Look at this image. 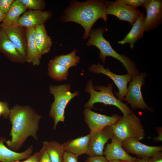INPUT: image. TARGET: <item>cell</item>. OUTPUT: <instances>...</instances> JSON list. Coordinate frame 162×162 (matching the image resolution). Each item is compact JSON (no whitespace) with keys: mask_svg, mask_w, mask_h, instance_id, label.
Returning <instances> with one entry per match:
<instances>
[{"mask_svg":"<svg viewBox=\"0 0 162 162\" xmlns=\"http://www.w3.org/2000/svg\"><path fill=\"white\" fill-rule=\"evenodd\" d=\"M9 117L11 124V139L4 142L9 149L17 151L30 136L38 139L37 134L41 116L30 107L15 106L10 110Z\"/></svg>","mask_w":162,"mask_h":162,"instance_id":"obj_1","label":"cell"},{"mask_svg":"<svg viewBox=\"0 0 162 162\" xmlns=\"http://www.w3.org/2000/svg\"><path fill=\"white\" fill-rule=\"evenodd\" d=\"M107 3V1L104 0L73 1L65 10L63 21L74 22L81 25L85 30L83 39L87 38L92 26L98 19L102 18L106 22Z\"/></svg>","mask_w":162,"mask_h":162,"instance_id":"obj_2","label":"cell"},{"mask_svg":"<svg viewBox=\"0 0 162 162\" xmlns=\"http://www.w3.org/2000/svg\"><path fill=\"white\" fill-rule=\"evenodd\" d=\"M105 28H98L91 29L89 36L90 38L86 44L93 45L100 51L99 58L103 64L105 63L106 58L110 56L120 62L126 70L128 74L132 76L140 74L135 62L130 58L124 55L117 52L112 47L110 42L103 36Z\"/></svg>","mask_w":162,"mask_h":162,"instance_id":"obj_3","label":"cell"},{"mask_svg":"<svg viewBox=\"0 0 162 162\" xmlns=\"http://www.w3.org/2000/svg\"><path fill=\"white\" fill-rule=\"evenodd\" d=\"M112 90V83L109 84L106 87L103 86H94L92 81H89L86 86V91L90 94V97L88 101L85 104V107L92 108L94 104L100 103L116 106L121 110L123 115L133 112L126 104L116 97Z\"/></svg>","mask_w":162,"mask_h":162,"instance_id":"obj_4","label":"cell"},{"mask_svg":"<svg viewBox=\"0 0 162 162\" xmlns=\"http://www.w3.org/2000/svg\"><path fill=\"white\" fill-rule=\"evenodd\" d=\"M112 126L114 136L122 144L129 138L140 141L145 134L140 119L134 112L120 117Z\"/></svg>","mask_w":162,"mask_h":162,"instance_id":"obj_5","label":"cell"},{"mask_svg":"<svg viewBox=\"0 0 162 162\" xmlns=\"http://www.w3.org/2000/svg\"><path fill=\"white\" fill-rule=\"evenodd\" d=\"M51 94L54 97V101L52 104L49 115L54 120L53 129L55 130L58 123L64 122L65 118V110L67 105L73 98L79 95L78 92L72 93L69 84L50 87Z\"/></svg>","mask_w":162,"mask_h":162,"instance_id":"obj_6","label":"cell"},{"mask_svg":"<svg viewBox=\"0 0 162 162\" xmlns=\"http://www.w3.org/2000/svg\"><path fill=\"white\" fill-rule=\"evenodd\" d=\"M146 74L142 73L133 76L127 88L126 97L123 99L129 104L134 110L141 109L152 110L144 101L141 92V88L144 83Z\"/></svg>","mask_w":162,"mask_h":162,"instance_id":"obj_7","label":"cell"},{"mask_svg":"<svg viewBox=\"0 0 162 162\" xmlns=\"http://www.w3.org/2000/svg\"><path fill=\"white\" fill-rule=\"evenodd\" d=\"M106 12L107 15H112L120 20L128 21L132 26L141 13L137 8L127 4L122 0L107 1Z\"/></svg>","mask_w":162,"mask_h":162,"instance_id":"obj_8","label":"cell"},{"mask_svg":"<svg viewBox=\"0 0 162 162\" xmlns=\"http://www.w3.org/2000/svg\"><path fill=\"white\" fill-rule=\"evenodd\" d=\"M90 134V137L86 154L89 157L103 155L105 144L114 136L112 126L106 127Z\"/></svg>","mask_w":162,"mask_h":162,"instance_id":"obj_9","label":"cell"},{"mask_svg":"<svg viewBox=\"0 0 162 162\" xmlns=\"http://www.w3.org/2000/svg\"><path fill=\"white\" fill-rule=\"evenodd\" d=\"M89 70L95 74H102L109 76L114 82L118 88L119 92H115L118 99L121 101L123 100L127 91V85L131 81L133 76L127 74L118 75L112 73L108 68L105 69L99 63L92 64L89 68Z\"/></svg>","mask_w":162,"mask_h":162,"instance_id":"obj_10","label":"cell"},{"mask_svg":"<svg viewBox=\"0 0 162 162\" xmlns=\"http://www.w3.org/2000/svg\"><path fill=\"white\" fill-rule=\"evenodd\" d=\"M83 113L84 120L90 129V134L106 127L112 125L121 117L116 114L111 116L102 115L95 112L88 108H86Z\"/></svg>","mask_w":162,"mask_h":162,"instance_id":"obj_11","label":"cell"},{"mask_svg":"<svg viewBox=\"0 0 162 162\" xmlns=\"http://www.w3.org/2000/svg\"><path fill=\"white\" fill-rule=\"evenodd\" d=\"M143 6L146 12L144 22L145 31L149 32L162 23V0H146Z\"/></svg>","mask_w":162,"mask_h":162,"instance_id":"obj_12","label":"cell"},{"mask_svg":"<svg viewBox=\"0 0 162 162\" xmlns=\"http://www.w3.org/2000/svg\"><path fill=\"white\" fill-rule=\"evenodd\" d=\"M126 152L142 158L151 157L156 153L162 150V146H151L140 142L134 138L126 139L122 144Z\"/></svg>","mask_w":162,"mask_h":162,"instance_id":"obj_13","label":"cell"},{"mask_svg":"<svg viewBox=\"0 0 162 162\" xmlns=\"http://www.w3.org/2000/svg\"><path fill=\"white\" fill-rule=\"evenodd\" d=\"M52 13L49 11L29 10L26 11L19 18L18 26L26 28H35L49 20Z\"/></svg>","mask_w":162,"mask_h":162,"instance_id":"obj_14","label":"cell"},{"mask_svg":"<svg viewBox=\"0 0 162 162\" xmlns=\"http://www.w3.org/2000/svg\"><path fill=\"white\" fill-rule=\"evenodd\" d=\"M111 142L106 145L104 155L109 161L121 160L128 162H136L137 159L129 154L122 146V143L114 136Z\"/></svg>","mask_w":162,"mask_h":162,"instance_id":"obj_15","label":"cell"},{"mask_svg":"<svg viewBox=\"0 0 162 162\" xmlns=\"http://www.w3.org/2000/svg\"><path fill=\"white\" fill-rule=\"evenodd\" d=\"M26 61L34 65H38L42 55L38 50L35 42V28H26Z\"/></svg>","mask_w":162,"mask_h":162,"instance_id":"obj_16","label":"cell"},{"mask_svg":"<svg viewBox=\"0 0 162 162\" xmlns=\"http://www.w3.org/2000/svg\"><path fill=\"white\" fill-rule=\"evenodd\" d=\"M145 16L143 11L136 20L132 27L126 36L117 43L123 45L126 43L130 44V47L133 49L135 43L139 39L142 38L145 31L144 22Z\"/></svg>","mask_w":162,"mask_h":162,"instance_id":"obj_17","label":"cell"},{"mask_svg":"<svg viewBox=\"0 0 162 162\" xmlns=\"http://www.w3.org/2000/svg\"><path fill=\"white\" fill-rule=\"evenodd\" d=\"M27 8L20 0H15L5 14L0 26L1 28L19 26L18 20L20 16L26 11Z\"/></svg>","mask_w":162,"mask_h":162,"instance_id":"obj_18","label":"cell"},{"mask_svg":"<svg viewBox=\"0 0 162 162\" xmlns=\"http://www.w3.org/2000/svg\"><path fill=\"white\" fill-rule=\"evenodd\" d=\"M0 51L10 60L18 62L26 61L1 28L0 31Z\"/></svg>","mask_w":162,"mask_h":162,"instance_id":"obj_19","label":"cell"},{"mask_svg":"<svg viewBox=\"0 0 162 162\" xmlns=\"http://www.w3.org/2000/svg\"><path fill=\"white\" fill-rule=\"evenodd\" d=\"M5 140L0 137V162H13L27 159L31 156L33 152L31 146L24 152L19 153L7 148L4 144Z\"/></svg>","mask_w":162,"mask_h":162,"instance_id":"obj_20","label":"cell"},{"mask_svg":"<svg viewBox=\"0 0 162 162\" xmlns=\"http://www.w3.org/2000/svg\"><path fill=\"white\" fill-rule=\"evenodd\" d=\"M90 137V134L64 142L62 144L65 151L79 156L86 154Z\"/></svg>","mask_w":162,"mask_h":162,"instance_id":"obj_21","label":"cell"},{"mask_svg":"<svg viewBox=\"0 0 162 162\" xmlns=\"http://www.w3.org/2000/svg\"><path fill=\"white\" fill-rule=\"evenodd\" d=\"M21 27L17 26L2 29L19 52L26 59V45Z\"/></svg>","mask_w":162,"mask_h":162,"instance_id":"obj_22","label":"cell"},{"mask_svg":"<svg viewBox=\"0 0 162 162\" xmlns=\"http://www.w3.org/2000/svg\"><path fill=\"white\" fill-rule=\"evenodd\" d=\"M35 29V42L39 51L42 55L50 52L52 43L44 24L36 26Z\"/></svg>","mask_w":162,"mask_h":162,"instance_id":"obj_23","label":"cell"},{"mask_svg":"<svg viewBox=\"0 0 162 162\" xmlns=\"http://www.w3.org/2000/svg\"><path fill=\"white\" fill-rule=\"evenodd\" d=\"M43 145L52 162H63L65 151L62 144L55 141H45L43 142Z\"/></svg>","mask_w":162,"mask_h":162,"instance_id":"obj_24","label":"cell"},{"mask_svg":"<svg viewBox=\"0 0 162 162\" xmlns=\"http://www.w3.org/2000/svg\"><path fill=\"white\" fill-rule=\"evenodd\" d=\"M69 69L56 62L53 59L48 64V75L53 79L60 81L67 79Z\"/></svg>","mask_w":162,"mask_h":162,"instance_id":"obj_25","label":"cell"},{"mask_svg":"<svg viewBox=\"0 0 162 162\" xmlns=\"http://www.w3.org/2000/svg\"><path fill=\"white\" fill-rule=\"evenodd\" d=\"M76 51L75 49L68 54L57 56L53 59L56 62L69 69L76 66L80 61V57L76 56Z\"/></svg>","mask_w":162,"mask_h":162,"instance_id":"obj_26","label":"cell"},{"mask_svg":"<svg viewBox=\"0 0 162 162\" xmlns=\"http://www.w3.org/2000/svg\"><path fill=\"white\" fill-rule=\"evenodd\" d=\"M30 10H42L46 4L43 0H20Z\"/></svg>","mask_w":162,"mask_h":162,"instance_id":"obj_27","label":"cell"},{"mask_svg":"<svg viewBox=\"0 0 162 162\" xmlns=\"http://www.w3.org/2000/svg\"><path fill=\"white\" fill-rule=\"evenodd\" d=\"M15 0H0V9L5 15Z\"/></svg>","mask_w":162,"mask_h":162,"instance_id":"obj_28","label":"cell"},{"mask_svg":"<svg viewBox=\"0 0 162 162\" xmlns=\"http://www.w3.org/2000/svg\"><path fill=\"white\" fill-rule=\"evenodd\" d=\"M10 111L7 103L0 101V116H2L4 118H7L9 117Z\"/></svg>","mask_w":162,"mask_h":162,"instance_id":"obj_29","label":"cell"},{"mask_svg":"<svg viewBox=\"0 0 162 162\" xmlns=\"http://www.w3.org/2000/svg\"><path fill=\"white\" fill-rule=\"evenodd\" d=\"M39 152L38 162H52L50 157L43 147Z\"/></svg>","mask_w":162,"mask_h":162,"instance_id":"obj_30","label":"cell"},{"mask_svg":"<svg viewBox=\"0 0 162 162\" xmlns=\"http://www.w3.org/2000/svg\"><path fill=\"white\" fill-rule=\"evenodd\" d=\"M79 156L73 154L65 152L63 155L62 162H78Z\"/></svg>","mask_w":162,"mask_h":162,"instance_id":"obj_31","label":"cell"},{"mask_svg":"<svg viewBox=\"0 0 162 162\" xmlns=\"http://www.w3.org/2000/svg\"><path fill=\"white\" fill-rule=\"evenodd\" d=\"M122 1L131 7L137 8L138 7L143 6L146 0H122Z\"/></svg>","mask_w":162,"mask_h":162,"instance_id":"obj_32","label":"cell"},{"mask_svg":"<svg viewBox=\"0 0 162 162\" xmlns=\"http://www.w3.org/2000/svg\"><path fill=\"white\" fill-rule=\"evenodd\" d=\"M85 162H109L103 155L89 157Z\"/></svg>","mask_w":162,"mask_h":162,"instance_id":"obj_33","label":"cell"},{"mask_svg":"<svg viewBox=\"0 0 162 162\" xmlns=\"http://www.w3.org/2000/svg\"><path fill=\"white\" fill-rule=\"evenodd\" d=\"M38 158L39 152H38L34 153L23 161L17 160L13 162H38Z\"/></svg>","mask_w":162,"mask_h":162,"instance_id":"obj_34","label":"cell"},{"mask_svg":"<svg viewBox=\"0 0 162 162\" xmlns=\"http://www.w3.org/2000/svg\"><path fill=\"white\" fill-rule=\"evenodd\" d=\"M151 159L152 162H162V152L160 151L156 153L151 157Z\"/></svg>","mask_w":162,"mask_h":162,"instance_id":"obj_35","label":"cell"},{"mask_svg":"<svg viewBox=\"0 0 162 162\" xmlns=\"http://www.w3.org/2000/svg\"><path fill=\"white\" fill-rule=\"evenodd\" d=\"M157 131L159 132V135L157 137H154V140L156 142H161L162 140V129H160V131L158 130Z\"/></svg>","mask_w":162,"mask_h":162,"instance_id":"obj_36","label":"cell"},{"mask_svg":"<svg viewBox=\"0 0 162 162\" xmlns=\"http://www.w3.org/2000/svg\"><path fill=\"white\" fill-rule=\"evenodd\" d=\"M136 162H152L151 157H144L137 159Z\"/></svg>","mask_w":162,"mask_h":162,"instance_id":"obj_37","label":"cell"},{"mask_svg":"<svg viewBox=\"0 0 162 162\" xmlns=\"http://www.w3.org/2000/svg\"><path fill=\"white\" fill-rule=\"evenodd\" d=\"M5 16V15L4 14L0 9V23L2 22Z\"/></svg>","mask_w":162,"mask_h":162,"instance_id":"obj_38","label":"cell"},{"mask_svg":"<svg viewBox=\"0 0 162 162\" xmlns=\"http://www.w3.org/2000/svg\"><path fill=\"white\" fill-rule=\"evenodd\" d=\"M109 162H128L124 161L121 160H114L110 161H109Z\"/></svg>","mask_w":162,"mask_h":162,"instance_id":"obj_39","label":"cell"},{"mask_svg":"<svg viewBox=\"0 0 162 162\" xmlns=\"http://www.w3.org/2000/svg\"><path fill=\"white\" fill-rule=\"evenodd\" d=\"M1 29V28L0 26V31Z\"/></svg>","mask_w":162,"mask_h":162,"instance_id":"obj_40","label":"cell"}]
</instances>
